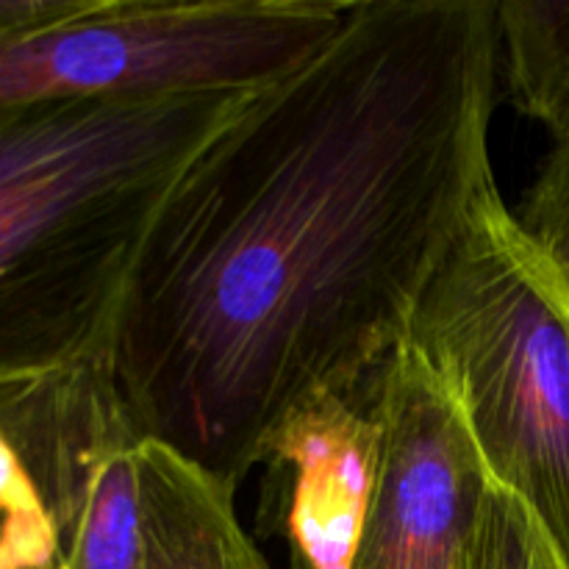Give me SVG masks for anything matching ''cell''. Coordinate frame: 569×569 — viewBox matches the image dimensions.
Instances as JSON below:
<instances>
[{"mask_svg":"<svg viewBox=\"0 0 569 569\" xmlns=\"http://www.w3.org/2000/svg\"><path fill=\"white\" fill-rule=\"evenodd\" d=\"M244 98L183 92L0 109V389L114 359L144 237Z\"/></svg>","mask_w":569,"mask_h":569,"instance_id":"2","label":"cell"},{"mask_svg":"<svg viewBox=\"0 0 569 569\" xmlns=\"http://www.w3.org/2000/svg\"><path fill=\"white\" fill-rule=\"evenodd\" d=\"M378 459L353 569H470L492 478L448 383L411 345L378 372Z\"/></svg>","mask_w":569,"mask_h":569,"instance_id":"5","label":"cell"},{"mask_svg":"<svg viewBox=\"0 0 569 569\" xmlns=\"http://www.w3.org/2000/svg\"><path fill=\"white\" fill-rule=\"evenodd\" d=\"M59 537L31 472L0 431V569H53Z\"/></svg>","mask_w":569,"mask_h":569,"instance_id":"9","label":"cell"},{"mask_svg":"<svg viewBox=\"0 0 569 569\" xmlns=\"http://www.w3.org/2000/svg\"><path fill=\"white\" fill-rule=\"evenodd\" d=\"M142 569H272L237 515V487L156 439L139 445Z\"/></svg>","mask_w":569,"mask_h":569,"instance_id":"7","label":"cell"},{"mask_svg":"<svg viewBox=\"0 0 569 569\" xmlns=\"http://www.w3.org/2000/svg\"><path fill=\"white\" fill-rule=\"evenodd\" d=\"M372 392L376 383L353 398L320 400L270 442L264 461L283 487L289 569H353L378 459Z\"/></svg>","mask_w":569,"mask_h":569,"instance_id":"6","label":"cell"},{"mask_svg":"<svg viewBox=\"0 0 569 569\" xmlns=\"http://www.w3.org/2000/svg\"><path fill=\"white\" fill-rule=\"evenodd\" d=\"M470 569H569L561 550L522 500L492 487Z\"/></svg>","mask_w":569,"mask_h":569,"instance_id":"10","label":"cell"},{"mask_svg":"<svg viewBox=\"0 0 569 569\" xmlns=\"http://www.w3.org/2000/svg\"><path fill=\"white\" fill-rule=\"evenodd\" d=\"M406 345L448 383L495 487L531 509L569 565V281L495 181L420 295Z\"/></svg>","mask_w":569,"mask_h":569,"instance_id":"3","label":"cell"},{"mask_svg":"<svg viewBox=\"0 0 569 569\" xmlns=\"http://www.w3.org/2000/svg\"><path fill=\"white\" fill-rule=\"evenodd\" d=\"M498 3H350L248 94L161 203L128 281L117 381L139 431L239 483L309 406L409 337L495 181Z\"/></svg>","mask_w":569,"mask_h":569,"instance_id":"1","label":"cell"},{"mask_svg":"<svg viewBox=\"0 0 569 569\" xmlns=\"http://www.w3.org/2000/svg\"><path fill=\"white\" fill-rule=\"evenodd\" d=\"M92 6L94 0H0V44L76 20Z\"/></svg>","mask_w":569,"mask_h":569,"instance_id":"12","label":"cell"},{"mask_svg":"<svg viewBox=\"0 0 569 569\" xmlns=\"http://www.w3.org/2000/svg\"><path fill=\"white\" fill-rule=\"evenodd\" d=\"M0 431L59 537L53 569H142L139 445L114 359L0 389Z\"/></svg>","mask_w":569,"mask_h":569,"instance_id":"4","label":"cell"},{"mask_svg":"<svg viewBox=\"0 0 569 569\" xmlns=\"http://www.w3.org/2000/svg\"><path fill=\"white\" fill-rule=\"evenodd\" d=\"M498 53L511 106L548 128L569 131V3L503 0L498 3Z\"/></svg>","mask_w":569,"mask_h":569,"instance_id":"8","label":"cell"},{"mask_svg":"<svg viewBox=\"0 0 569 569\" xmlns=\"http://www.w3.org/2000/svg\"><path fill=\"white\" fill-rule=\"evenodd\" d=\"M515 214L569 281V131L553 139Z\"/></svg>","mask_w":569,"mask_h":569,"instance_id":"11","label":"cell"}]
</instances>
